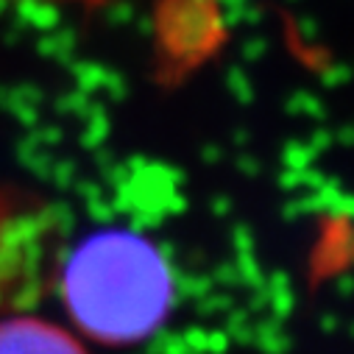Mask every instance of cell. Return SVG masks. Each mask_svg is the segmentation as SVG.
<instances>
[{
	"label": "cell",
	"instance_id": "cell-1",
	"mask_svg": "<svg viewBox=\"0 0 354 354\" xmlns=\"http://www.w3.org/2000/svg\"><path fill=\"white\" fill-rule=\"evenodd\" d=\"M59 293L84 337L120 348L145 343L165 326L176 282L151 240L131 232H101L67 257Z\"/></svg>",
	"mask_w": 354,
	"mask_h": 354
},
{
	"label": "cell",
	"instance_id": "cell-2",
	"mask_svg": "<svg viewBox=\"0 0 354 354\" xmlns=\"http://www.w3.org/2000/svg\"><path fill=\"white\" fill-rule=\"evenodd\" d=\"M0 354H90L78 335L37 318L12 315L0 321Z\"/></svg>",
	"mask_w": 354,
	"mask_h": 354
}]
</instances>
